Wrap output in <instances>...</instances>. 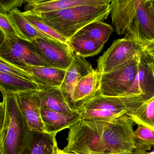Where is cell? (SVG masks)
I'll use <instances>...</instances> for the list:
<instances>
[{"mask_svg":"<svg viewBox=\"0 0 154 154\" xmlns=\"http://www.w3.org/2000/svg\"><path fill=\"white\" fill-rule=\"evenodd\" d=\"M23 14L26 19L41 33L54 40L63 43H67L68 40L46 24L40 15L26 11H24Z\"/></svg>","mask_w":154,"mask_h":154,"instance_id":"cell-23","label":"cell"},{"mask_svg":"<svg viewBox=\"0 0 154 154\" xmlns=\"http://www.w3.org/2000/svg\"><path fill=\"white\" fill-rule=\"evenodd\" d=\"M41 116L46 131L49 134H57L69 128L82 118L78 112L72 115H65L47 108H41Z\"/></svg>","mask_w":154,"mask_h":154,"instance_id":"cell-16","label":"cell"},{"mask_svg":"<svg viewBox=\"0 0 154 154\" xmlns=\"http://www.w3.org/2000/svg\"><path fill=\"white\" fill-rule=\"evenodd\" d=\"M67 44L74 54L81 57H90L98 54L102 50L104 45L82 38L73 37Z\"/></svg>","mask_w":154,"mask_h":154,"instance_id":"cell-22","label":"cell"},{"mask_svg":"<svg viewBox=\"0 0 154 154\" xmlns=\"http://www.w3.org/2000/svg\"><path fill=\"white\" fill-rule=\"evenodd\" d=\"M141 54L113 71L101 74V95L127 96L137 74Z\"/></svg>","mask_w":154,"mask_h":154,"instance_id":"cell-5","label":"cell"},{"mask_svg":"<svg viewBox=\"0 0 154 154\" xmlns=\"http://www.w3.org/2000/svg\"><path fill=\"white\" fill-rule=\"evenodd\" d=\"M38 91L17 94L21 109L32 131L47 133L41 116Z\"/></svg>","mask_w":154,"mask_h":154,"instance_id":"cell-10","label":"cell"},{"mask_svg":"<svg viewBox=\"0 0 154 154\" xmlns=\"http://www.w3.org/2000/svg\"><path fill=\"white\" fill-rule=\"evenodd\" d=\"M112 27L142 46L154 42V0H112Z\"/></svg>","mask_w":154,"mask_h":154,"instance_id":"cell-1","label":"cell"},{"mask_svg":"<svg viewBox=\"0 0 154 154\" xmlns=\"http://www.w3.org/2000/svg\"><path fill=\"white\" fill-rule=\"evenodd\" d=\"M39 55L51 67L67 70L73 60V53L67 43L36 38L31 41Z\"/></svg>","mask_w":154,"mask_h":154,"instance_id":"cell-8","label":"cell"},{"mask_svg":"<svg viewBox=\"0 0 154 154\" xmlns=\"http://www.w3.org/2000/svg\"><path fill=\"white\" fill-rule=\"evenodd\" d=\"M127 115L135 124L143 125L154 131V96L145 101Z\"/></svg>","mask_w":154,"mask_h":154,"instance_id":"cell-21","label":"cell"},{"mask_svg":"<svg viewBox=\"0 0 154 154\" xmlns=\"http://www.w3.org/2000/svg\"><path fill=\"white\" fill-rule=\"evenodd\" d=\"M38 85V94L41 108H47L65 115H72L77 112L69 107L60 87Z\"/></svg>","mask_w":154,"mask_h":154,"instance_id":"cell-13","label":"cell"},{"mask_svg":"<svg viewBox=\"0 0 154 154\" xmlns=\"http://www.w3.org/2000/svg\"><path fill=\"white\" fill-rule=\"evenodd\" d=\"M56 135L32 131L31 142L21 154H57Z\"/></svg>","mask_w":154,"mask_h":154,"instance_id":"cell-17","label":"cell"},{"mask_svg":"<svg viewBox=\"0 0 154 154\" xmlns=\"http://www.w3.org/2000/svg\"><path fill=\"white\" fill-rule=\"evenodd\" d=\"M94 70L91 64L85 58L78 56L73 53V60L66 70L63 82L60 87L66 103L72 110V95L75 86L82 77Z\"/></svg>","mask_w":154,"mask_h":154,"instance_id":"cell-9","label":"cell"},{"mask_svg":"<svg viewBox=\"0 0 154 154\" xmlns=\"http://www.w3.org/2000/svg\"></svg>","mask_w":154,"mask_h":154,"instance_id":"cell-33","label":"cell"},{"mask_svg":"<svg viewBox=\"0 0 154 154\" xmlns=\"http://www.w3.org/2000/svg\"><path fill=\"white\" fill-rule=\"evenodd\" d=\"M151 57H152V58H153V59H154V57H153V56H151Z\"/></svg>","mask_w":154,"mask_h":154,"instance_id":"cell-32","label":"cell"},{"mask_svg":"<svg viewBox=\"0 0 154 154\" xmlns=\"http://www.w3.org/2000/svg\"><path fill=\"white\" fill-rule=\"evenodd\" d=\"M143 52V47L132 39H117L98 60L97 70L100 74L107 73L125 64Z\"/></svg>","mask_w":154,"mask_h":154,"instance_id":"cell-7","label":"cell"},{"mask_svg":"<svg viewBox=\"0 0 154 154\" xmlns=\"http://www.w3.org/2000/svg\"><path fill=\"white\" fill-rule=\"evenodd\" d=\"M57 154H67V153L65 152L63 150H61V149H59L57 152Z\"/></svg>","mask_w":154,"mask_h":154,"instance_id":"cell-31","label":"cell"},{"mask_svg":"<svg viewBox=\"0 0 154 154\" xmlns=\"http://www.w3.org/2000/svg\"><path fill=\"white\" fill-rule=\"evenodd\" d=\"M146 100L143 95L110 97L100 94L85 103L78 112L83 119L107 121L128 114Z\"/></svg>","mask_w":154,"mask_h":154,"instance_id":"cell-4","label":"cell"},{"mask_svg":"<svg viewBox=\"0 0 154 154\" xmlns=\"http://www.w3.org/2000/svg\"><path fill=\"white\" fill-rule=\"evenodd\" d=\"M98 0H43L26 1L25 11L36 14L59 11L73 7L94 4Z\"/></svg>","mask_w":154,"mask_h":154,"instance_id":"cell-14","label":"cell"},{"mask_svg":"<svg viewBox=\"0 0 154 154\" xmlns=\"http://www.w3.org/2000/svg\"><path fill=\"white\" fill-rule=\"evenodd\" d=\"M0 72L15 75L35 82V79L31 75L2 58H0Z\"/></svg>","mask_w":154,"mask_h":154,"instance_id":"cell-25","label":"cell"},{"mask_svg":"<svg viewBox=\"0 0 154 154\" xmlns=\"http://www.w3.org/2000/svg\"><path fill=\"white\" fill-rule=\"evenodd\" d=\"M113 31L112 26L103 21H95L82 29L73 37L87 38L104 45Z\"/></svg>","mask_w":154,"mask_h":154,"instance_id":"cell-20","label":"cell"},{"mask_svg":"<svg viewBox=\"0 0 154 154\" xmlns=\"http://www.w3.org/2000/svg\"><path fill=\"white\" fill-rule=\"evenodd\" d=\"M143 95L146 100L154 96V76L146 54L140 55L138 71L127 96Z\"/></svg>","mask_w":154,"mask_h":154,"instance_id":"cell-12","label":"cell"},{"mask_svg":"<svg viewBox=\"0 0 154 154\" xmlns=\"http://www.w3.org/2000/svg\"><path fill=\"white\" fill-rule=\"evenodd\" d=\"M18 67L31 75L38 84L53 87H60L66 72V70L63 69L40 66Z\"/></svg>","mask_w":154,"mask_h":154,"instance_id":"cell-15","label":"cell"},{"mask_svg":"<svg viewBox=\"0 0 154 154\" xmlns=\"http://www.w3.org/2000/svg\"><path fill=\"white\" fill-rule=\"evenodd\" d=\"M111 0L38 14L48 26L67 40L90 23L103 21L110 13Z\"/></svg>","mask_w":154,"mask_h":154,"instance_id":"cell-3","label":"cell"},{"mask_svg":"<svg viewBox=\"0 0 154 154\" xmlns=\"http://www.w3.org/2000/svg\"><path fill=\"white\" fill-rule=\"evenodd\" d=\"M1 92L0 153L21 154L31 142L32 131L23 114L17 94Z\"/></svg>","mask_w":154,"mask_h":154,"instance_id":"cell-2","label":"cell"},{"mask_svg":"<svg viewBox=\"0 0 154 154\" xmlns=\"http://www.w3.org/2000/svg\"><path fill=\"white\" fill-rule=\"evenodd\" d=\"M133 137L137 149L148 151L154 147V131L151 129L139 124Z\"/></svg>","mask_w":154,"mask_h":154,"instance_id":"cell-24","label":"cell"},{"mask_svg":"<svg viewBox=\"0 0 154 154\" xmlns=\"http://www.w3.org/2000/svg\"><path fill=\"white\" fill-rule=\"evenodd\" d=\"M0 29L5 37L20 38L8 14L0 13Z\"/></svg>","mask_w":154,"mask_h":154,"instance_id":"cell-26","label":"cell"},{"mask_svg":"<svg viewBox=\"0 0 154 154\" xmlns=\"http://www.w3.org/2000/svg\"><path fill=\"white\" fill-rule=\"evenodd\" d=\"M145 54H146L148 62L149 64V66H150L151 69H152V71H153V74H154V60L151 56L147 54H146V53H145Z\"/></svg>","mask_w":154,"mask_h":154,"instance_id":"cell-29","label":"cell"},{"mask_svg":"<svg viewBox=\"0 0 154 154\" xmlns=\"http://www.w3.org/2000/svg\"><path fill=\"white\" fill-rule=\"evenodd\" d=\"M0 58L18 67L40 66L51 67L36 52L31 42L5 37L1 42Z\"/></svg>","mask_w":154,"mask_h":154,"instance_id":"cell-6","label":"cell"},{"mask_svg":"<svg viewBox=\"0 0 154 154\" xmlns=\"http://www.w3.org/2000/svg\"><path fill=\"white\" fill-rule=\"evenodd\" d=\"M100 74L94 70L78 81L73 93V110L78 112L85 103L100 94Z\"/></svg>","mask_w":154,"mask_h":154,"instance_id":"cell-11","label":"cell"},{"mask_svg":"<svg viewBox=\"0 0 154 154\" xmlns=\"http://www.w3.org/2000/svg\"><path fill=\"white\" fill-rule=\"evenodd\" d=\"M8 15L21 39L29 42H31L38 38L54 40L38 31L26 19L23 12H21L17 8L11 11Z\"/></svg>","mask_w":154,"mask_h":154,"instance_id":"cell-18","label":"cell"},{"mask_svg":"<svg viewBox=\"0 0 154 154\" xmlns=\"http://www.w3.org/2000/svg\"><path fill=\"white\" fill-rule=\"evenodd\" d=\"M1 91L17 94L30 91H39L38 84L18 76L0 72Z\"/></svg>","mask_w":154,"mask_h":154,"instance_id":"cell-19","label":"cell"},{"mask_svg":"<svg viewBox=\"0 0 154 154\" xmlns=\"http://www.w3.org/2000/svg\"><path fill=\"white\" fill-rule=\"evenodd\" d=\"M143 52L151 56L154 57V42L144 46Z\"/></svg>","mask_w":154,"mask_h":154,"instance_id":"cell-28","label":"cell"},{"mask_svg":"<svg viewBox=\"0 0 154 154\" xmlns=\"http://www.w3.org/2000/svg\"><path fill=\"white\" fill-rule=\"evenodd\" d=\"M26 2L25 0H1L0 13L9 14L11 11L21 7Z\"/></svg>","mask_w":154,"mask_h":154,"instance_id":"cell-27","label":"cell"},{"mask_svg":"<svg viewBox=\"0 0 154 154\" xmlns=\"http://www.w3.org/2000/svg\"><path fill=\"white\" fill-rule=\"evenodd\" d=\"M147 151L136 149L132 154H146Z\"/></svg>","mask_w":154,"mask_h":154,"instance_id":"cell-30","label":"cell"}]
</instances>
